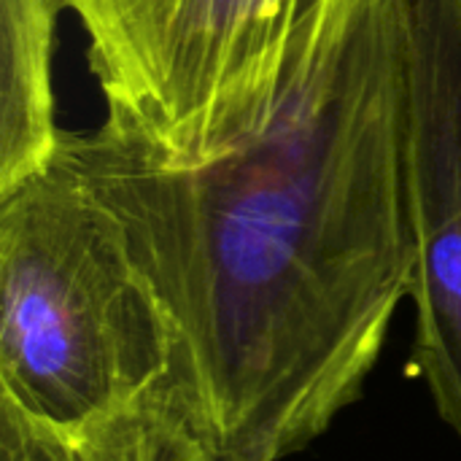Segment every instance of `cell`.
Instances as JSON below:
<instances>
[{
  "label": "cell",
  "mask_w": 461,
  "mask_h": 461,
  "mask_svg": "<svg viewBox=\"0 0 461 461\" xmlns=\"http://www.w3.org/2000/svg\"><path fill=\"white\" fill-rule=\"evenodd\" d=\"M62 151L167 316L159 397L205 459H289L362 397L416 273L405 0H338L270 127L213 162L108 124Z\"/></svg>",
  "instance_id": "6da1fadb"
},
{
  "label": "cell",
  "mask_w": 461,
  "mask_h": 461,
  "mask_svg": "<svg viewBox=\"0 0 461 461\" xmlns=\"http://www.w3.org/2000/svg\"><path fill=\"white\" fill-rule=\"evenodd\" d=\"M173 348L119 219L59 146L0 194V400L81 432L157 394Z\"/></svg>",
  "instance_id": "7a4b0ae2"
},
{
  "label": "cell",
  "mask_w": 461,
  "mask_h": 461,
  "mask_svg": "<svg viewBox=\"0 0 461 461\" xmlns=\"http://www.w3.org/2000/svg\"><path fill=\"white\" fill-rule=\"evenodd\" d=\"M86 35L113 132L165 165L270 127L338 0H57Z\"/></svg>",
  "instance_id": "3957f363"
},
{
  "label": "cell",
  "mask_w": 461,
  "mask_h": 461,
  "mask_svg": "<svg viewBox=\"0 0 461 461\" xmlns=\"http://www.w3.org/2000/svg\"><path fill=\"white\" fill-rule=\"evenodd\" d=\"M416 370L461 438V0H405Z\"/></svg>",
  "instance_id": "277c9868"
},
{
  "label": "cell",
  "mask_w": 461,
  "mask_h": 461,
  "mask_svg": "<svg viewBox=\"0 0 461 461\" xmlns=\"http://www.w3.org/2000/svg\"><path fill=\"white\" fill-rule=\"evenodd\" d=\"M59 14L57 0H0V194L49 167L62 146L51 89Z\"/></svg>",
  "instance_id": "5b68a950"
},
{
  "label": "cell",
  "mask_w": 461,
  "mask_h": 461,
  "mask_svg": "<svg viewBox=\"0 0 461 461\" xmlns=\"http://www.w3.org/2000/svg\"><path fill=\"white\" fill-rule=\"evenodd\" d=\"M151 397L81 432L46 427L0 400V461H151Z\"/></svg>",
  "instance_id": "8992f818"
},
{
  "label": "cell",
  "mask_w": 461,
  "mask_h": 461,
  "mask_svg": "<svg viewBox=\"0 0 461 461\" xmlns=\"http://www.w3.org/2000/svg\"><path fill=\"white\" fill-rule=\"evenodd\" d=\"M151 461H208L189 429L170 413L159 392L151 397Z\"/></svg>",
  "instance_id": "52a82bcc"
}]
</instances>
